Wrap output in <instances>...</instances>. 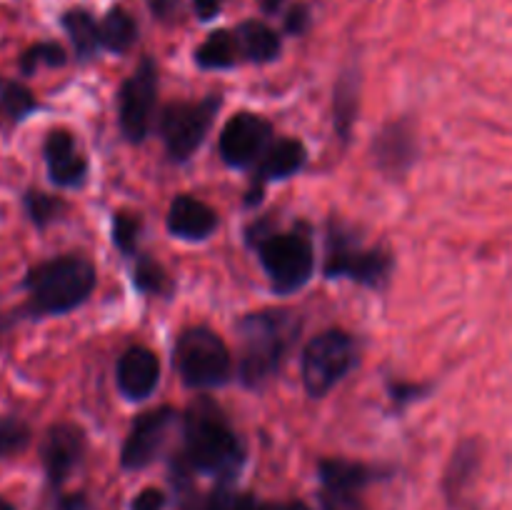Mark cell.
I'll return each instance as SVG.
<instances>
[{
	"mask_svg": "<svg viewBox=\"0 0 512 510\" xmlns=\"http://www.w3.org/2000/svg\"><path fill=\"white\" fill-rule=\"evenodd\" d=\"M45 160L50 178L58 185H78L85 175V158L65 130H53L45 140Z\"/></svg>",
	"mask_w": 512,
	"mask_h": 510,
	"instance_id": "16",
	"label": "cell"
},
{
	"mask_svg": "<svg viewBox=\"0 0 512 510\" xmlns=\"http://www.w3.org/2000/svg\"><path fill=\"white\" fill-rule=\"evenodd\" d=\"M160 380V363L158 355L150 348L135 345L125 350V355L118 363V385L128 398L143 400L158 388Z\"/></svg>",
	"mask_w": 512,
	"mask_h": 510,
	"instance_id": "14",
	"label": "cell"
},
{
	"mask_svg": "<svg viewBox=\"0 0 512 510\" xmlns=\"http://www.w3.org/2000/svg\"><path fill=\"white\" fill-rule=\"evenodd\" d=\"M260 510H310L308 505L300 503V500H290V503H268L260 505Z\"/></svg>",
	"mask_w": 512,
	"mask_h": 510,
	"instance_id": "35",
	"label": "cell"
},
{
	"mask_svg": "<svg viewBox=\"0 0 512 510\" xmlns=\"http://www.w3.org/2000/svg\"><path fill=\"white\" fill-rule=\"evenodd\" d=\"M203 510H260V505L255 503L253 495H233L228 490H218L213 493V498L205 503Z\"/></svg>",
	"mask_w": 512,
	"mask_h": 510,
	"instance_id": "29",
	"label": "cell"
},
{
	"mask_svg": "<svg viewBox=\"0 0 512 510\" xmlns=\"http://www.w3.org/2000/svg\"><path fill=\"white\" fill-rule=\"evenodd\" d=\"M378 163L390 173H403L415 160V135L408 123H390L383 133L378 135Z\"/></svg>",
	"mask_w": 512,
	"mask_h": 510,
	"instance_id": "17",
	"label": "cell"
},
{
	"mask_svg": "<svg viewBox=\"0 0 512 510\" xmlns=\"http://www.w3.org/2000/svg\"><path fill=\"white\" fill-rule=\"evenodd\" d=\"M150 8H153V13L160 15V18H168V15L178 8V0H150Z\"/></svg>",
	"mask_w": 512,
	"mask_h": 510,
	"instance_id": "34",
	"label": "cell"
},
{
	"mask_svg": "<svg viewBox=\"0 0 512 510\" xmlns=\"http://www.w3.org/2000/svg\"><path fill=\"white\" fill-rule=\"evenodd\" d=\"M273 128L255 113H240L220 133V155L230 165H250L268 150Z\"/></svg>",
	"mask_w": 512,
	"mask_h": 510,
	"instance_id": "12",
	"label": "cell"
},
{
	"mask_svg": "<svg viewBox=\"0 0 512 510\" xmlns=\"http://www.w3.org/2000/svg\"><path fill=\"white\" fill-rule=\"evenodd\" d=\"M298 333V320L285 310L253 313L240 323V375L248 385H260L278 370Z\"/></svg>",
	"mask_w": 512,
	"mask_h": 510,
	"instance_id": "2",
	"label": "cell"
},
{
	"mask_svg": "<svg viewBox=\"0 0 512 510\" xmlns=\"http://www.w3.org/2000/svg\"><path fill=\"white\" fill-rule=\"evenodd\" d=\"M480 465V450L475 440H465L460 443V448L455 450L453 463L448 468V478H445V488H448V495L453 503H458L463 498L465 488L473 483L475 473H478Z\"/></svg>",
	"mask_w": 512,
	"mask_h": 510,
	"instance_id": "20",
	"label": "cell"
},
{
	"mask_svg": "<svg viewBox=\"0 0 512 510\" xmlns=\"http://www.w3.org/2000/svg\"><path fill=\"white\" fill-rule=\"evenodd\" d=\"M235 40H238L240 58L253 60V63H268L275 60L280 53V38L273 28L258 20H245L238 30H235Z\"/></svg>",
	"mask_w": 512,
	"mask_h": 510,
	"instance_id": "19",
	"label": "cell"
},
{
	"mask_svg": "<svg viewBox=\"0 0 512 510\" xmlns=\"http://www.w3.org/2000/svg\"><path fill=\"white\" fill-rule=\"evenodd\" d=\"M175 423H178V415H175L173 408H158L140 415L133 423V428H130L128 440L123 445L125 468L138 470L153 463L160 450H163L168 433L173 430Z\"/></svg>",
	"mask_w": 512,
	"mask_h": 510,
	"instance_id": "11",
	"label": "cell"
},
{
	"mask_svg": "<svg viewBox=\"0 0 512 510\" xmlns=\"http://www.w3.org/2000/svg\"><path fill=\"white\" fill-rule=\"evenodd\" d=\"M220 5H223V0H195V10H198V15L203 20H210L213 15H218Z\"/></svg>",
	"mask_w": 512,
	"mask_h": 510,
	"instance_id": "33",
	"label": "cell"
},
{
	"mask_svg": "<svg viewBox=\"0 0 512 510\" xmlns=\"http://www.w3.org/2000/svg\"><path fill=\"white\" fill-rule=\"evenodd\" d=\"M220 98H205L198 103H170L160 115V133L165 148L175 160H185L203 143Z\"/></svg>",
	"mask_w": 512,
	"mask_h": 510,
	"instance_id": "7",
	"label": "cell"
},
{
	"mask_svg": "<svg viewBox=\"0 0 512 510\" xmlns=\"http://www.w3.org/2000/svg\"><path fill=\"white\" fill-rule=\"evenodd\" d=\"M195 60L203 68H233L240 63V48L235 33L230 30H215L198 50H195Z\"/></svg>",
	"mask_w": 512,
	"mask_h": 510,
	"instance_id": "21",
	"label": "cell"
},
{
	"mask_svg": "<svg viewBox=\"0 0 512 510\" xmlns=\"http://www.w3.org/2000/svg\"><path fill=\"white\" fill-rule=\"evenodd\" d=\"M25 205H28V213H30V218H33V223H38V225H45L48 220H53L60 210L58 200L50 198V195H43V193H28Z\"/></svg>",
	"mask_w": 512,
	"mask_h": 510,
	"instance_id": "30",
	"label": "cell"
},
{
	"mask_svg": "<svg viewBox=\"0 0 512 510\" xmlns=\"http://www.w3.org/2000/svg\"><path fill=\"white\" fill-rule=\"evenodd\" d=\"M320 478H323V493H320L323 510H365L360 493L375 478V473L360 463L323 460Z\"/></svg>",
	"mask_w": 512,
	"mask_h": 510,
	"instance_id": "9",
	"label": "cell"
},
{
	"mask_svg": "<svg viewBox=\"0 0 512 510\" xmlns=\"http://www.w3.org/2000/svg\"><path fill=\"white\" fill-rule=\"evenodd\" d=\"M355 363V343L345 330L315 335L303 353V383L313 398H323Z\"/></svg>",
	"mask_w": 512,
	"mask_h": 510,
	"instance_id": "5",
	"label": "cell"
},
{
	"mask_svg": "<svg viewBox=\"0 0 512 510\" xmlns=\"http://www.w3.org/2000/svg\"><path fill=\"white\" fill-rule=\"evenodd\" d=\"M285 28H288L290 33H303V30L308 28V8H305V5H293L290 13L285 15Z\"/></svg>",
	"mask_w": 512,
	"mask_h": 510,
	"instance_id": "32",
	"label": "cell"
},
{
	"mask_svg": "<svg viewBox=\"0 0 512 510\" xmlns=\"http://www.w3.org/2000/svg\"><path fill=\"white\" fill-rule=\"evenodd\" d=\"M218 225V215L210 205H205L203 200L190 198V195H180L173 200L168 213V228L170 233L178 235V238L188 240H200L205 235H210Z\"/></svg>",
	"mask_w": 512,
	"mask_h": 510,
	"instance_id": "15",
	"label": "cell"
},
{
	"mask_svg": "<svg viewBox=\"0 0 512 510\" xmlns=\"http://www.w3.org/2000/svg\"><path fill=\"white\" fill-rule=\"evenodd\" d=\"M165 495L155 488H145L138 498L133 500V510H163Z\"/></svg>",
	"mask_w": 512,
	"mask_h": 510,
	"instance_id": "31",
	"label": "cell"
},
{
	"mask_svg": "<svg viewBox=\"0 0 512 510\" xmlns=\"http://www.w3.org/2000/svg\"><path fill=\"white\" fill-rule=\"evenodd\" d=\"M185 465L198 473L233 478L243 463V445L218 405L208 398L190 403L185 413Z\"/></svg>",
	"mask_w": 512,
	"mask_h": 510,
	"instance_id": "1",
	"label": "cell"
},
{
	"mask_svg": "<svg viewBox=\"0 0 512 510\" xmlns=\"http://www.w3.org/2000/svg\"><path fill=\"white\" fill-rule=\"evenodd\" d=\"M25 285L33 313H68L90 295L95 285V268L78 255H63L30 270Z\"/></svg>",
	"mask_w": 512,
	"mask_h": 510,
	"instance_id": "3",
	"label": "cell"
},
{
	"mask_svg": "<svg viewBox=\"0 0 512 510\" xmlns=\"http://www.w3.org/2000/svg\"><path fill=\"white\" fill-rule=\"evenodd\" d=\"M305 163V148L300 140H278V143L268 145L263 155H260L258 165V180H278L288 178V175L298 173Z\"/></svg>",
	"mask_w": 512,
	"mask_h": 510,
	"instance_id": "18",
	"label": "cell"
},
{
	"mask_svg": "<svg viewBox=\"0 0 512 510\" xmlns=\"http://www.w3.org/2000/svg\"><path fill=\"white\" fill-rule=\"evenodd\" d=\"M33 108H35L33 93H30L28 88H23V85L10 83L8 88L3 90V95H0V113L10 120L25 118Z\"/></svg>",
	"mask_w": 512,
	"mask_h": 510,
	"instance_id": "25",
	"label": "cell"
},
{
	"mask_svg": "<svg viewBox=\"0 0 512 510\" xmlns=\"http://www.w3.org/2000/svg\"><path fill=\"white\" fill-rule=\"evenodd\" d=\"M85 453L83 430L75 425H55L48 430L43 443V463L48 470L50 483H63Z\"/></svg>",
	"mask_w": 512,
	"mask_h": 510,
	"instance_id": "13",
	"label": "cell"
},
{
	"mask_svg": "<svg viewBox=\"0 0 512 510\" xmlns=\"http://www.w3.org/2000/svg\"><path fill=\"white\" fill-rule=\"evenodd\" d=\"M260 260L268 270L270 283L280 293H293L303 288L313 275L315 253L313 245L300 233L270 235L260 243Z\"/></svg>",
	"mask_w": 512,
	"mask_h": 510,
	"instance_id": "6",
	"label": "cell"
},
{
	"mask_svg": "<svg viewBox=\"0 0 512 510\" xmlns=\"http://www.w3.org/2000/svg\"><path fill=\"white\" fill-rule=\"evenodd\" d=\"M63 25L65 30H68L78 55L88 58V55L95 53V48L100 45L98 23H95L93 15H90L88 10H68V13L63 15Z\"/></svg>",
	"mask_w": 512,
	"mask_h": 510,
	"instance_id": "23",
	"label": "cell"
},
{
	"mask_svg": "<svg viewBox=\"0 0 512 510\" xmlns=\"http://www.w3.org/2000/svg\"><path fill=\"white\" fill-rule=\"evenodd\" d=\"M390 273V258L380 250H365L358 248L355 243L345 240L343 235L338 238H330V253H328V265H325V275L328 278H340V275H348V278L358 280L365 285H380Z\"/></svg>",
	"mask_w": 512,
	"mask_h": 510,
	"instance_id": "10",
	"label": "cell"
},
{
	"mask_svg": "<svg viewBox=\"0 0 512 510\" xmlns=\"http://www.w3.org/2000/svg\"><path fill=\"white\" fill-rule=\"evenodd\" d=\"M135 283L145 293H163L168 288V278H165L163 268L153 260H140L138 268H135Z\"/></svg>",
	"mask_w": 512,
	"mask_h": 510,
	"instance_id": "28",
	"label": "cell"
},
{
	"mask_svg": "<svg viewBox=\"0 0 512 510\" xmlns=\"http://www.w3.org/2000/svg\"><path fill=\"white\" fill-rule=\"evenodd\" d=\"M60 510H88V503H85L83 495H73V498H65L60 503Z\"/></svg>",
	"mask_w": 512,
	"mask_h": 510,
	"instance_id": "36",
	"label": "cell"
},
{
	"mask_svg": "<svg viewBox=\"0 0 512 510\" xmlns=\"http://www.w3.org/2000/svg\"><path fill=\"white\" fill-rule=\"evenodd\" d=\"M175 365L193 388H215L230 378V350L210 328H188L175 343Z\"/></svg>",
	"mask_w": 512,
	"mask_h": 510,
	"instance_id": "4",
	"label": "cell"
},
{
	"mask_svg": "<svg viewBox=\"0 0 512 510\" xmlns=\"http://www.w3.org/2000/svg\"><path fill=\"white\" fill-rule=\"evenodd\" d=\"M0 510H15V508L10 503H5V500H0Z\"/></svg>",
	"mask_w": 512,
	"mask_h": 510,
	"instance_id": "37",
	"label": "cell"
},
{
	"mask_svg": "<svg viewBox=\"0 0 512 510\" xmlns=\"http://www.w3.org/2000/svg\"><path fill=\"white\" fill-rule=\"evenodd\" d=\"M155 98H158V73L150 60H143L120 88V125L130 140L140 143L150 130Z\"/></svg>",
	"mask_w": 512,
	"mask_h": 510,
	"instance_id": "8",
	"label": "cell"
},
{
	"mask_svg": "<svg viewBox=\"0 0 512 510\" xmlns=\"http://www.w3.org/2000/svg\"><path fill=\"white\" fill-rule=\"evenodd\" d=\"M135 23L123 8H113L98 25V40L103 48L113 50V53H125L135 40Z\"/></svg>",
	"mask_w": 512,
	"mask_h": 510,
	"instance_id": "22",
	"label": "cell"
},
{
	"mask_svg": "<svg viewBox=\"0 0 512 510\" xmlns=\"http://www.w3.org/2000/svg\"><path fill=\"white\" fill-rule=\"evenodd\" d=\"M65 63V50L55 43H38L28 48L20 60L23 73H33L38 65H63Z\"/></svg>",
	"mask_w": 512,
	"mask_h": 510,
	"instance_id": "26",
	"label": "cell"
},
{
	"mask_svg": "<svg viewBox=\"0 0 512 510\" xmlns=\"http://www.w3.org/2000/svg\"><path fill=\"white\" fill-rule=\"evenodd\" d=\"M138 235H140L138 215L120 213L118 218H115L113 238H115V243H118V248L123 250V253H133L135 245H138Z\"/></svg>",
	"mask_w": 512,
	"mask_h": 510,
	"instance_id": "27",
	"label": "cell"
},
{
	"mask_svg": "<svg viewBox=\"0 0 512 510\" xmlns=\"http://www.w3.org/2000/svg\"><path fill=\"white\" fill-rule=\"evenodd\" d=\"M30 443V428L20 418L0 420V458H13L23 453Z\"/></svg>",
	"mask_w": 512,
	"mask_h": 510,
	"instance_id": "24",
	"label": "cell"
}]
</instances>
